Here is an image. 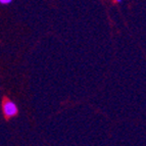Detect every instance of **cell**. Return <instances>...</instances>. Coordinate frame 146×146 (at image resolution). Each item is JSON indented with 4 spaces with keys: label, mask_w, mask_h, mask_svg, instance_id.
Segmentation results:
<instances>
[{
    "label": "cell",
    "mask_w": 146,
    "mask_h": 146,
    "mask_svg": "<svg viewBox=\"0 0 146 146\" xmlns=\"http://www.w3.org/2000/svg\"><path fill=\"white\" fill-rule=\"evenodd\" d=\"M11 0H0V4H10Z\"/></svg>",
    "instance_id": "obj_2"
},
{
    "label": "cell",
    "mask_w": 146,
    "mask_h": 146,
    "mask_svg": "<svg viewBox=\"0 0 146 146\" xmlns=\"http://www.w3.org/2000/svg\"><path fill=\"white\" fill-rule=\"evenodd\" d=\"M2 110H3V115H4V117L6 119H11V117H15L19 113L17 105L12 100L8 99V98H4L3 99Z\"/></svg>",
    "instance_id": "obj_1"
}]
</instances>
